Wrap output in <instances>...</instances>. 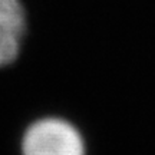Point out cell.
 <instances>
[{"instance_id": "obj_1", "label": "cell", "mask_w": 155, "mask_h": 155, "mask_svg": "<svg viewBox=\"0 0 155 155\" xmlns=\"http://www.w3.org/2000/svg\"><path fill=\"white\" fill-rule=\"evenodd\" d=\"M23 155H85L81 135L62 119L48 118L29 128L22 142Z\"/></svg>"}, {"instance_id": "obj_3", "label": "cell", "mask_w": 155, "mask_h": 155, "mask_svg": "<svg viewBox=\"0 0 155 155\" xmlns=\"http://www.w3.org/2000/svg\"><path fill=\"white\" fill-rule=\"evenodd\" d=\"M19 39L16 35L0 29V66H6L19 55Z\"/></svg>"}, {"instance_id": "obj_2", "label": "cell", "mask_w": 155, "mask_h": 155, "mask_svg": "<svg viewBox=\"0 0 155 155\" xmlns=\"http://www.w3.org/2000/svg\"><path fill=\"white\" fill-rule=\"evenodd\" d=\"M26 17L19 0H0V29L20 38L25 33Z\"/></svg>"}]
</instances>
